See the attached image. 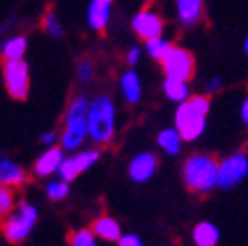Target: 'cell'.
Masks as SVG:
<instances>
[{
  "label": "cell",
  "instance_id": "obj_31",
  "mask_svg": "<svg viewBox=\"0 0 248 246\" xmlns=\"http://www.w3.org/2000/svg\"><path fill=\"white\" fill-rule=\"evenodd\" d=\"M41 141H43L45 145H48V147H53V145H55V141H57V133H53V131H46V133H43Z\"/></svg>",
  "mask_w": 248,
  "mask_h": 246
},
{
  "label": "cell",
  "instance_id": "obj_8",
  "mask_svg": "<svg viewBox=\"0 0 248 246\" xmlns=\"http://www.w3.org/2000/svg\"><path fill=\"white\" fill-rule=\"evenodd\" d=\"M248 174V157L244 154H232L228 155L226 159L220 162V168H218V186L220 188H234L246 178Z\"/></svg>",
  "mask_w": 248,
  "mask_h": 246
},
{
  "label": "cell",
  "instance_id": "obj_19",
  "mask_svg": "<svg viewBox=\"0 0 248 246\" xmlns=\"http://www.w3.org/2000/svg\"><path fill=\"white\" fill-rule=\"evenodd\" d=\"M192 236L196 246H216L220 240V232H218V226H214L212 222H200L194 228Z\"/></svg>",
  "mask_w": 248,
  "mask_h": 246
},
{
  "label": "cell",
  "instance_id": "obj_34",
  "mask_svg": "<svg viewBox=\"0 0 248 246\" xmlns=\"http://www.w3.org/2000/svg\"><path fill=\"white\" fill-rule=\"evenodd\" d=\"M105 2H113V0H105Z\"/></svg>",
  "mask_w": 248,
  "mask_h": 246
},
{
  "label": "cell",
  "instance_id": "obj_30",
  "mask_svg": "<svg viewBox=\"0 0 248 246\" xmlns=\"http://www.w3.org/2000/svg\"><path fill=\"white\" fill-rule=\"evenodd\" d=\"M220 89H222V79H220V77H214V79L208 81V87H206L208 93H216V91H220Z\"/></svg>",
  "mask_w": 248,
  "mask_h": 246
},
{
  "label": "cell",
  "instance_id": "obj_7",
  "mask_svg": "<svg viewBox=\"0 0 248 246\" xmlns=\"http://www.w3.org/2000/svg\"><path fill=\"white\" fill-rule=\"evenodd\" d=\"M162 69L168 79H180L188 83L194 77L196 71V59L190 51L182 46H171V51L162 61Z\"/></svg>",
  "mask_w": 248,
  "mask_h": 246
},
{
  "label": "cell",
  "instance_id": "obj_13",
  "mask_svg": "<svg viewBox=\"0 0 248 246\" xmlns=\"http://www.w3.org/2000/svg\"><path fill=\"white\" fill-rule=\"evenodd\" d=\"M65 162V157H63V147H48V150L36 159V164H34V174L39 176V178H46V176H51L55 174V171H59L61 164Z\"/></svg>",
  "mask_w": 248,
  "mask_h": 246
},
{
  "label": "cell",
  "instance_id": "obj_33",
  "mask_svg": "<svg viewBox=\"0 0 248 246\" xmlns=\"http://www.w3.org/2000/svg\"><path fill=\"white\" fill-rule=\"evenodd\" d=\"M244 51H246V55H248V39H246V43H244Z\"/></svg>",
  "mask_w": 248,
  "mask_h": 246
},
{
  "label": "cell",
  "instance_id": "obj_16",
  "mask_svg": "<svg viewBox=\"0 0 248 246\" xmlns=\"http://www.w3.org/2000/svg\"><path fill=\"white\" fill-rule=\"evenodd\" d=\"M24 182H27V174H24V169L18 164L10 162V159H0V184L10 188H18Z\"/></svg>",
  "mask_w": 248,
  "mask_h": 246
},
{
  "label": "cell",
  "instance_id": "obj_4",
  "mask_svg": "<svg viewBox=\"0 0 248 246\" xmlns=\"http://www.w3.org/2000/svg\"><path fill=\"white\" fill-rule=\"evenodd\" d=\"M89 138L99 143H111L115 135V105L109 95H97L89 105Z\"/></svg>",
  "mask_w": 248,
  "mask_h": 246
},
{
  "label": "cell",
  "instance_id": "obj_11",
  "mask_svg": "<svg viewBox=\"0 0 248 246\" xmlns=\"http://www.w3.org/2000/svg\"><path fill=\"white\" fill-rule=\"evenodd\" d=\"M155 169H157V157L150 152H141L138 154L133 159H131V164H129V178L133 182H147L154 174H155Z\"/></svg>",
  "mask_w": 248,
  "mask_h": 246
},
{
  "label": "cell",
  "instance_id": "obj_14",
  "mask_svg": "<svg viewBox=\"0 0 248 246\" xmlns=\"http://www.w3.org/2000/svg\"><path fill=\"white\" fill-rule=\"evenodd\" d=\"M111 20V2L105 0H91L89 8H87V22L97 32H103Z\"/></svg>",
  "mask_w": 248,
  "mask_h": 246
},
{
  "label": "cell",
  "instance_id": "obj_3",
  "mask_svg": "<svg viewBox=\"0 0 248 246\" xmlns=\"http://www.w3.org/2000/svg\"><path fill=\"white\" fill-rule=\"evenodd\" d=\"M220 162L208 154H194L184 164V182L196 194H208L218 186Z\"/></svg>",
  "mask_w": 248,
  "mask_h": 246
},
{
  "label": "cell",
  "instance_id": "obj_22",
  "mask_svg": "<svg viewBox=\"0 0 248 246\" xmlns=\"http://www.w3.org/2000/svg\"><path fill=\"white\" fill-rule=\"evenodd\" d=\"M182 141L184 139H182V135L178 133V129H164V131H159V135H157V145L170 155H176L180 152Z\"/></svg>",
  "mask_w": 248,
  "mask_h": 246
},
{
  "label": "cell",
  "instance_id": "obj_29",
  "mask_svg": "<svg viewBox=\"0 0 248 246\" xmlns=\"http://www.w3.org/2000/svg\"><path fill=\"white\" fill-rule=\"evenodd\" d=\"M119 246H143V242L135 234H123L119 238Z\"/></svg>",
  "mask_w": 248,
  "mask_h": 246
},
{
  "label": "cell",
  "instance_id": "obj_9",
  "mask_svg": "<svg viewBox=\"0 0 248 246\" xmlns=\"http://www.w3.org/2000/svg\"><path fill=\"white\" fill-rule=\"evenodd\" d=\"M131 29L135 31V34H138L140 39H143L147 43L152 39H157V36H164V18L152 6H145L133 16Z\"/></svg>",
  "mask_w": 248,
  "mask_h": 246
},
{
  "label": "cell",
  "instance_id": "obj_25",
  "mask_svg": "<svg viewBox=\"0 0 248 246\" xmlns=\"http://www.w3.org/2000/svg\"><path fill=\"white\" fill-rule=\"evenodd\" d=\"M69 246H97V236L91 230H77L69 236Z\"/></svg>",
  "mask_w": 248,
  "mask_h": 246
},
{
  "label": "cell",
  "instance_id": "obj_2",
  "mask_svg": "<svg viewBox=\"0 0 248 246\" xmlns=\"http://www.w3.org/2000/svg\"><path fill=\"white\" fill-rule=\"evenodd\" d=\"M210 111V97L194 95L176 109V129L184 141L198 139L206 129V115Z\"/></svg>",
  "mask_w": 248,
  "mask_h": 246
},
{
  "label": "cell",
  "instance_id": "obj_6",
  "mask_svg": "<svg viewBox=\"0 0 248 246\" xmlns=\"http://www.w3.org/2000/svg\"><path fill=\"white\" fill-rule=\"evenodd\" d=\"M2 79H4V87L12 99H27L29 89H31V73L27 61H4L2 65Z\"/></svg>",
  "mask_w": 248,
  "mask_h": 246
},
{
  "label": "cell",
  "instance_id": "obj_17",
  "mask_svg": "<svg viewBox=\"0 0 248 246\" xmlns=\"http://www.w3.org/2000/svg\"><path fill=\"white\" fill-rule=\"evenodd\" d=\"M121 93L125 97L127 103H138L141 99V81H140V75L135 71H125L121 75Z\"/></svg>",
  "mask_w": 248,
  "mask_h": 246
},
{
  "label": "cell",
  "instance_id": "obj_23",
  "mask_svg": "<svg viewBox=\"0 0 248 246\" xmlns=\"http://www.w3.org/2000/svg\"><path fill=\"white\" fill-rule=\"evenodd\" d=\"M171 43L168 41V39H164V36H157V39H152V41H147L145 43V53L150 55L152 59H155V61H162L166 59V55L171 51Z\"/></svg>",
  "mask_w": 248,
  "mask_h": 246
},
{
  "label": "cell",
  "instance_id": "obj_15",
  "mask_svg": "<svg viewBox=\"0 0 248 246\" xmlns=\"http://www.w3.org/2000/svg\"><path fill=\"white\" fill-rule=\"evenodd\" d=\"M91 232L97 238L107 240V242H119V238L123 236L121 234V226L117 224V220H113L111 216L97 218L95 222L91 224Z\"/></svg>",
  "mask_w": 248,
  "mask_h": 246
},
{
  "label": "cell",
  "instance_id": "obj_5",
  "mask_svg": "<svg viewBox=\"0 0 248 246\" xmlns=\"http://www.w3.org/2000/svg\"><path fill=\"white\" fill-rule=\"evenodd\" d=\"M36 218H39V212L36 208L29 202H20L12 214L6 218V222L2 224V232H4V238L10 244H20L27 240V236L32 232L34 224H36Z\"/></svg>",
  "mask_w": 248,
  "mask_h": 246
},
{
  "label": "cell",
  "instance_id": "obj_20",
  "mask_svg": "<svg viewBox=\"0 0 248 246\" xmlns=\"http://www.w3.org/2000/svg\"><path fill=\"white\" fill-rule=\"evenodd\" d=\"M164 93L168 99L176 101V103H184L190 99V87L186 81H180V79H168L164 81Z\"/></svg>",
  "mask_w": 248,
  "mask_h": 246
},
{
  "label": "cell",
  "instance_id": "obj_32",
  "mask_svg": "<svg viewBox=\"0 0 248 246\" xmlns=\"http://www.w3.org/2000/svg\"><path fill=\"white\" fill-rule=\"evenodd\" d=\"M240 115H242V121L248 125V99L242 103V109H240Z\"/></svg>",
  "mask_w": 248,
  "mask_h": 246
},
{
  "label": "cell",
  "instance_id": "obj_21",
  "mask_svg": "<svg viewBox=\"0 0 248 246\" xmlns=\"http://www.w3.org/2000/svg\"><path fill=\"white\" fill-rule=\"evenodd\" d=\"M16 208V192L15 188L0 184V228L6 222V218L12 214V210Z\"/></svg>",
  "mask_w": 248,
  "mask_h": 246
},
{
  "label": "cell",
  "instance_id": "obj_1",
  "mask_svg": "<svg viewBox=\"0 0 248 246\" xmlns=\"http://www.w3.org/2000/svg\"><path fill=\"white\" fill-rule=\"evenodd\" d=\"M89 99L87 95L79 93L69 101L67 113H65V127H63V135H61V145L63 150H79L83 145L85 138L89 135Z\"/></svg>",
  "mask_w": 248,
  "mask_h": 246
},
{
  "label": "cell",
  "instance_id": "obj_24",
  "mask_svg": "<svg viewBox=\"0 0 248 246\" xmlns=\"http://www.w3.org/2000/svg\"><path fill=\"white\" fill-rule=\"evenodd\" d=\"M43 29L46 31V34L55 36V39H59V36L65 34V29H63V24H61L55 10H48L46 15L43 16Z\"/></svg>",
  "mask_w": 248,
  "mask_h": 246
},
{
  "label": "cell",
  "instance_id": "obj_27",
  "mask_svg": "<svg viewBox=\"0 0 248 246\" xmlns=\"http://www.w3.org/2000/svg\"><path fill=\"white\" fill-rule=\"evenodd\" d=\"M93 73H95V69H93V63L89 59H83L81 63H79V67H77V77H79V81L81 83H91L93 81Z\"/></svg>",
  "mask_w": 248,
  "mask_h": 246
},
{
  "label": "cell",
  "instance_id": "obj_18",
  "mask_svg": "<svg viewBox=\"0 0 248 246\" xmlns=\"http://www.w3.org/2000/svg\"><path fill=\"white\" fill-rule=\"evenodd\" d=\"M27 36L16 34V36H10L6 43H2L0 46V53H2L4 61H20L24 59V53H27Z\"/></svg>",
  "mask_w": 248,
  "mask_h": 246
},
{
  "label": "cell",
  "instance_id": "obj_26",
  "mask_svg": "<svg viewBox=\"0 0 248 246\" xmlns=\"http://www.w3.org/2000/svg\"><path fill=\"white\" fill-rule=\"evenodd\" d=\"M69 194V182L65 180H53L46 184V196L51 200H63Z\"/></svg>",
  "mask_w": 248,
  "mask_h": 246
},
{
  "label": "cell",
  "instance_id": "obj_10",
  "mask_svg": "<svg viewBox=\"0 0 248 246\" xmlns=\"http://www.w3.org/2000/svg\"><path fill=\"white\" fill-rule=\"evenodd\" d=\"M99 154L97 150H87V152H79L77 155H73L69 159H65L63 164H61L59 171L57 174L61 176V180H65V182H73L77 176H81L83 171L89 169L97 159H99Z\"/></svg>",
  "mask_w": 248,
  "mask_h": 246
},
{
  "label": "cell",
  "instance_id": "obj_28",
  "mask_svg": "<svg viewBox=\"0 0 248 246\" xmlns=\"http://www.w3.org/2000/svg\"><path fill=\"white\" fill-rule=\"evenodd\" d=\"M140 59H141V48L140 46H131L129 51H127V57H125L127 65L129 67H135V65L140 63Z\"/></svg>",
  "mask_w": 248,
  "mask_h": 246
},
{
  "label": "cell",
  "instance_id": "obj_12",
  "mask_svg": "<svg viewBox=\"0 0 248 246\" xmlns=\"http://www.w3.org/2000/svg\"><path fill=\"white\" fill-rule=\"evenodd\" d=\"M182 27H194L204 15V0H173Z\"/></svg>",
  "mask_w": 248,
  "mask_h": 246
}]
</instances>
